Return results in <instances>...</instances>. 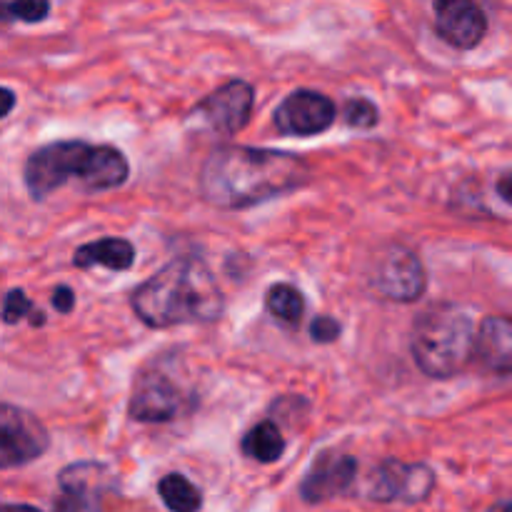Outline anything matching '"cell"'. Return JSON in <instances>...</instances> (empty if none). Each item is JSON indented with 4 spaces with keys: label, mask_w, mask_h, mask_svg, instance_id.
Returning <instances> with one entry per match:
<instances>
[{
    "label": "cell",
    "mask_w": 512,
    "mask_h": 512,
    "mask_svg": "<svg viewBox=\"0 0 512 512\" xmlns=\"http://www.w3.org/2000/svg\"><path fill=\"white\" fill-rule=\"evenodd\" d=\"M253 103L255 88L248 80H228L218 90L205 95L193 108L190 118L223 135H238L253 118Z\"/></svg>",
    "instance_id": "9c48e42d"
},
{
    "label": "cell",
    "mask_w": 512,
    "mask_h": 512,
    "mask_svg": "<svg viewBox=\"0 0 512 512\" xmlns=\"http://www.w3.org/2000/svg\"><path fill=\"white\" fill-rule=\"evenodd\" d=\"M53 512H83V508H80L78 500H73L70 495H60L53 503Z\"/></svg>",
    "instance_id": "cb8c5ba5"
},
{
    "label": "cell",
    "mask_w": 512,
    "mask_h": 512,
    "mask_svg": "<svg viewBox=\"0 0 512 512\" xmlns=\"http://www.w3.org/2000/svg\"><path fill=\"white\" fill-rule=\"evenodd\" d=\"M433 485L435 473L425 463L383 460L370 470L368 498L375 503H420Z\"/></svg>",
    "instance_id": "ba28073f"
},
{
    "label": "cell",
    "mask_w": 512,
    "mask_h": 512,
    "mask_svg": "<svg viewBox=\"0 0 512 512\" xmlns=\"http://www.w3.org/2000/svg\"><path fill=\"white\" fill-rule=\"evenodd\" d=\"M435 10V33L458 50L478 48L488 33V18L483 8L470 0H440Z\"/></svg>",
    "instance_id": "7c38bea8"
},
{
    "label": "cell",
    "mask_w": 512,
    "mask_h": 512,
    "mask_svg": "<svg viewBox=\"0 0 512 512\" xmlns=\"http://www.w3.org/2000/svg\"><path fill=\"white\" fill-rule=\"evenodd\" d=\"M243 455L250 460H258V463L268 465L275 460L283 458L285 453V438L280 433V425L275 420H263V423L253 425V428L245 433L243 443Z\"/></svg>",
    "instance_id": "2e32d148"
},
{
    "label": "cell",
    "mask_w": 512,
    "mask_h": 512,
    "mask_svg": "<svg viewBox=\"0 0 512 512\" xmlns=\"http://www.w3.org/2000/svg\"><path fill=\"white\" fill-rule=\"evenodd\" d=\"M63 495L78 500L80 508L90 512H100V500L118 488L113 468L98 460H85V463H73L60 470L58 475Z\"/></svg>",
    "instance_id": "4fadbf2b"
},
{
    "label": "cell",
    "mask_w": 512,
    "mask_h": 512,
    "mask_svg": "<svg viewBox=\"0 0 512 512\" xmlns=\"http://www.w3.org/2000/svg\"><path fill=\"white\" fill-rule=\"evenodd\" d=\"M340 333H343V328H340L338 320L330 318V315H318V318H313V323H310V338H313V343H335V340L340 338Z\"/></svg>",
    "instance_id": "7402d4cb"
},
{
    "label": "cell",
    "mask_w": 512,
    "mask_h": 512,
    "mask_svg": "<svg viewBox=\"0 0 512 512\" xmlns=\"http://www.w3.org/2000/svg\"><path fill=\"white\" fill-rule=\"evenodd\" d=\"M28 318H30V325H35V328H40V325H45V315L40 313V310H33V313H30Z\"/></svg>",
    "instance_id": "83f0119b"
},
{
    "label": "cell",
    "mask_w": 512,
    "mask_h": 512,
    "mask_svg": "<svg viewBox=\"0 0 512 512\" xmlns=\"http://www.w3.org/2000/svg\"><path fill=\"white\" fill-rule=\"evenodd\" d=\"M335 115L338 108L328 95L318 90H295L275 108L273 125L283 135L308 138L325 133L335 123Z\"/></svg>",
    "instance_id": "30bf717a"
},
{
    "label": "cell",
    "mask_w": 512,
    "mask_h": 512,
    "mask_svg": "<svg viewBox=\"0 0 512 512\" xmlns=\"http://www.w3.org/2000/svg\"><path fill=\"white\" fill-rule=\"evenodd\" d=\"M0 512H43L33 505H10V503H0Z\"/></svg>",
    "instance_id": "4316f807"
},
{
    "label": "cell",
    "mask_w": 512,
    "mask_h": 512,
    "mask_svg": "<svg viewBox=\"0 0 512 512\" xmlns=\"http://www.w3.org/2000/svg\"><path fill=\"white\" fill-rule=\"evenodd\" d=\"M473 315L453 303H435L415 318L410 330V353L420 373L433 380L460 375L473 363Z\"/></svg>",
    "instance_id": "277c9868"
},
{
    "label": "cell",
    "mask_w": 512,
    "mask_h": 512,
    "mask_svg": "<svg viewBox=\"0 0 512 512\" xmlns=\"http://www.w3.org/2000/svg\"><path fill=\"white\" fill-rule=\"evenodd\" d=\"M50 303H53V308L58 310L60 315H68L73 313L75 308V293L68 285H58V288L53 290V295H50Z\"/></svg>",
    "instance_id": "603a6c76"
},
{
    "label": "cell",
    "mask_w": 512,
    "mask_h": 512,
    "mask_svg": "<svg viewBox=\"0 0 512 512\" xmlns=\"http://www.w3.org/2000/svg\"><path fill=\"white\" fill-rule=\"evenodd\" d=\"M130 165L123 150L113 145H90L85 140H58L33 150L25 160V188L43 203L63 188L70 178H80L85 193H103L120 188L128 180Z\"/></svg>",
    "instance_id": "3957f363"
},
{
    "label": "cell",
    "mask_w": 512,
    "mask_h": 512,
    "mask_svg": "<svg viewBox=\"0 0 512 512\" xmlns=\"http://www.w3.org/2000/svg\"><path fill=\"white\" fill-rule=\"evenodd\" d=\"M130 308L148 328L215 323L225 310L223 290L200 258H178L150 275L130 295Z\"/></svg>",
    "instance_id": "7a4b0ae2"
},
{
    "label": "cell",
    "mask_w": 512,
    "mask_h": 512,
    "mask_svg": "<svg viewBox=\"0 0 512 512\" xmlns=\"http://www.w3.org/2000/svg\"><path fill=\"white\" fill-rule=\"evenodd\" d=\"M13 108H15L13 90H8V88H3V85H0V118H5V115H8Z\"/></svg>",
    "instance_id": "d4e9b609"
},
{
    "label": "cell",
    "mask_w": 512,
    "mask_h": 512,
    "mask_svg": "<svg viewBox=\"0 0 512 512\" xmlns=\"http://www.w3.org/2000/svg\"><path fill=\"white\" fill-rule=\"evenodd\" d=\"M265 308L278 323L288 328H298L305 318V298L295 285L275 283L265 293Z\"/></svg>",
    "instance_id": "e0dca14e"
},
{
    "label": "cell",
    "mask_w": 512,
    "mask_h": 512,
    "mask_svg": "<svg viewBox=\"0 0 512 512\" xmlns=\"http://www.w3.org/2000/svg\"><path fill=\"white\" fill-rule=\"evenodd\" d=\"M355 475H358V460L353 455L328 450V453L318 455L308 473H305L303 483H300V495L310 505L328 503L338 495L350 493Z\"/></svg>",
    "instance_id": "8fae6325"
},
{
    "label": "cell",
    "mask_w": 512,
    "mask_h": 512,
    "mask_svg": "<svg viewBox=\"0 0 512 512\" xmlns=\"http://www.w3.org/2000/svg\"><path fill=\"white\" fill-rule=\"evenodd\" d=\"M33 313V303L28 300V295L23 290H10L3 300V323L15 325L18 320H23L25 315Z\"/></svg>",
    "instance_id": "44dd1931"
},
{
    "label": "cell",
    "mask_w": 512,
    "mask_h": 512,
    "mask_svg": "<svg viewBox=\"0 0 512 512\" xmlns=\"http://www.w3.org/2000/svg\"><path fill=\"white\" fill-rule=\"evenodd\" d=\"M190 398L180 383L163 370L148 368L138 375L130 393L128 415L138 423H170L188 410Z\"/></svg>",
    "instance_id": "8992f818"
},
{
    "label": "cell",
    "mask_w": 512,
    "mask_h": 512,
    "mask_svg": "<svg viewBox=\"0 0 512 512\" xmlns=\"http://www.w3.org/2000/svg\"><path fill=\"white\" fill-rule=\"evenodd\" d=\"M510 173H503L500 175V183H498V193H500V198H503V203H510L512 200V195H510Z\"/></svg>",
    "instance_id": "484cf974"
},
{
    "label": "cell",
    "mask_w": 512,
    "mask_h": 512,
    "mask_svg": "<svg viewBox=\"0 0 512 512\" xmlns=\"http://www.w3.org/2000/svg\"><path fill=\"white\" fill-rule=\"evenodd\" d=\"M158 493L170 512H200L203 508V493L180 473L160 478Z\"/></svg>",
    "instance_id": "ac0fdd59"
},
{
    "label": "cell",
    "mask_w": 512,
    "mask_h": 512,
    "mask_svg": "<svg viewBox=\"0 0 512 512\" xmlns=\"http://www.w3.org/2000/svg\"><path fill=\"white\" fill-rule=\"evenodd\" d=\"M370 285L380 298L393 300V303H415L425 295L428 275H425L423 260L413 250L393 243L373 260Z\"/></svg>",
    "instance_id": "5b68a950"
},
{
    "label": "cell",
    "mask_w": 512,
    "mask_h": 512,
    "mask_svg": "<svg viewBox=\"0 0 512 512\" xmlns=\"http://www.w3.org/2000/svg\"><path fill=\"white\" fill-rule=\"evenodd\" d=\"M50 5L45 0H18L0 3V20H20V23H40L48 18Z\"/></svg>",
    "instance_id": "d6986e66"
},
{
    "label": "cell",
    "mask_w": 512,
    "mask_h": 512,
    "mask_svg": "<svg viewBox=\"0 0 512 512\" xmlns=\"http://www.w3.org/2000/svg\"><path fill=\"white\" fill-rule=\"evenodd\" d=\"M310 183V165L288 150L220 145L200 170V190L210 205L245 210Z\"/></svg>",
    "instance_id": "6da1fadb"
},
{
    "label": "cell",
    "mask_w": 512,
    "mask_h": 512,
    "mask_svg": "<svg viewBox=\"0 0 512 512\" xmlns=\"http://www.w3.org/2000/svg\"><path fill=\"white\" fill-rule=\"evenodd\" d=\"M473 360L493 375H510L512 368V325L503 315H493L475 330Z\"/></svg>",
    "instance_id": "5bb4252c"
},
{
    "label": "cell",
    "mask_w": 512,
    "mask_h": 512,
    "mask_svg": "<svg viewBox=\"0 0 512 512\" xmlns=\"http://www.w3.org/2000/svg\"><path fill=\"white\" fill-rule=\"evenodd\" d=\"M343 115H345V123L350 128H360V130H368L375 128L380 120V110L373 100L368 98H350L345 100L343 105Z\"/></svg>",
    "instance_id": "ffe728a7"
},
{
    "label": "cell",
    "mask_w": 512,
    "mask_h": 512,
    "mask_svg": "<svg viewBox=\"0 0 512 512\" xmlns=\"http://www.w3.org/2000/svg\"><path fill=\"white\" fill-rule=\"evenodd\" d=\"M48 445V430L33 413L0 403V470L33 463L45 455Z\"/></svg>",
    "instance_id": "52a82bcc"
},
{
    "label": "cell",
    "mask_w": 512,
    "mask_h": 512,
    "mask_svg": "<svg viewBox=\"0 0 512 512\" xmlns=\"http://www.w3.org/2000/svg\"><path fill=\"white\" fill-rule=\"evenodd\" d=\"M135 263V245L125 238H100L95 243L80 245L73 253L75 268H108L130 270Z\"/></svg>",
    "instance_id": "9a60e30c"
}]
</instances>
